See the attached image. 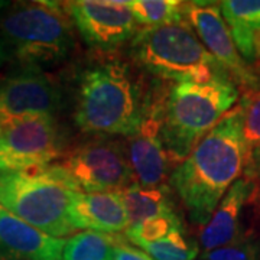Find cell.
I'll return each instance as SVG.
<instances>
[{"mask_svg":"<svg viewBox=\"0 0 260 260\" xmlns=\"http://www.w3.org/2000/svg\"><path fill=\"white\" fill-rule=\"evenodd\" d=\"M114 52L93 51L71 73L74 124L94 138L132 136L153 103L139 68Z\"/></svg>","mask_w":260,"mask_h":260,"instance_id":"cell-1","label":"cell"},{"mask_svg":"<svg viewBox=\"0 0 260 260\" xmlns=\"http://www.w3.org/2000/svg\"><path fill=\"white\" fill-rule=\"evenodd\" d=\"M247 158L243 110L237 104L171 172V185L195 224L204 225L210 220L225 192L244 174Z\"/></svg>","mask_w":260,"mask_h":260,"instance_id":"cell-2","label":"cell"},{"mask_svg":"<svg viewBox=\"0 0 260 260\" xmlns=\"http://www.w3.org/2000/svg\"><path fill=\"white\" fill-rule=\"evenodd\" d=\"M74 49V25L61 2H0L2 65L47 70Z\"/></svg>","mask_w":260,"mask_h":260,"instance_id":"cell-3","label":"cell"},{"mask_svg":"<svg viewBox=\"0 0 260 260\" xmlns=\"http://www.w3.org/2000/svg\"><path fill=\"white\" fill-rule=\"evenodd\" d=\"M239 88L227 74L207 83H177L162 91V139L175 168L233 109Z\"/></svg>","mask_w":260,"mask_h":260,"instance_id":"cell-4","label":"cell"},{"mask_svg":"<svg viewBox=\"0 0 260 260\" xmlns=\"http://www.w3.org/2000/svg\"><path fill=\"white\" fill-rule=\"evenodd\" d=\"M77 192L78 189L55 162L0 174V205L56 239L77 232L68 214Z\"/></svg>","mask_w":260,"mask_h":260,"instance_id":"cell-5","label":"cell"},{"mask_svg":"<svg viewBox=\"0 0 260 260\" xmlns=\"http://www.w3.org/2000/svg\"><path fill=\"white\" fill-rule=\"evenodd\" d=\"M129 56L142 73L168 83H207L227 74L188 22L140 28L130 41Z\"/></svg>","mask_w":260,"mask_h":260,"instance_id":"cell-6","label":"cell"},{"mask_svg":"<svg viewBox=\"0 0 260 260\" xmlns=\"http://www.w3.org/2000/svg\"><path fill=\"white\" fill-rule=\"evenodd\" d=\"M55 164L78 192H120L135 184L126 145L113 138L83 142Z\"/></svg>","mask_w":260,"mask_h":260,"instance_id":"cell-7","label":"cell"},{"mask_svg":"<svg viewBox=\"0 0 260 260\" xmlns=\"http://www.w3.org/2000/svg\"><path fill=\"white\" fill-rule=\"evenodd\" d=\"M67 150V138L56 117L9 121L0 132V174L47 167Z\"/></svg>","mask_w":260,"mask_h":260,"instance_id":"cell-8","label":"cell"},{"mask_svg":"<svg viewBox=\"0 0 260 260\" xmlns=\"http://www.w3.org/2000/svg\"><path fill=\"white\" fill-rule=\"evenodd\" d=\"M64 106V85L44 68L12 67L0 75V114L5 124L28 117H55Z\"/></svg>","mask_w":260,"mask_h":260,"instance_id":"cell-9","label":"cell"},{"mask_svg":"<svg viewBox=\"0 0 260 260\" xmlns=\"http://www.w3.org/2000/svg\"><path fill=\"white\" fill-rule=\"evenodd\" d=\"M83 41L99 52H114L139 30L124 0L61 2Z\"/></svg>","mask_w":260,"mask_h":260,"instance_id":"cell-10","label":"cell"},{"mask_svg":"<svg viewBox=\"0 0 260 260\" xmlns=\"http://www.w3.org/2000/svg\"><path fill=\"white\" fill-rule=\"evenodd\" d=\"M184 16L205 49L215 58L233 83L244 93L260 88V77L239 54L220 9V3L213 2H185Z\"/></svg>","mask_w":260,"mask_h":260,"instance_id":"cell-11","label":"cell"},{"mask_svg":"<svg viewBox=\"0 0 260 260\" xmlns=\"http://www.w3.org/2000/svg\"><path fill=\"white\" fill-rule=\"evenodd\" d=\"M160 95L162 91L158 90L139 129L126 138V152L135 182L146 188L164 186L171 177L169 169L172 164L162 139Z\"/></svg>","mask_w":260,"mask_h":260,"instance_id":"cell-12","label":"cell"},{"mask_svg":"<svg viewBox=\"0 0 260 260\" xmlns=\"http://www.w3.org/2000/svg\"><path fill=\"white\" fill-rule=\"evenodd\" d=\"M65 243L0 205V249L8 260H62Z\"/></svg>","mask_w":260,"mask_h":260,"instance_id":"cell-13","label":"cell"},{"mask_svg":"<svg viewBox=\"0 0 260 260\" xmlns=\"http://www.w3.org/2000/svg\"><path fill=\"white\" fill-rule=\"evenodd\" d=\"M254 182L239 178L218 203L210 220L201 227L198 240L205 251L221 249L242 240V213Z\"/></svg>","mask_w":260,"mask_h":260,"instance_id":"cell-14","label":"cell"},{"mask_svg":"<svg viewBox=\"0 0 260 260\" xmlns=\"http://www.w3.org/2000/svg\"><path fill=\"white\" fill-rule=\"evenodd\" d=\"M68 214L75 230L116 234L129 229L119 192H77Z\"/></svg>","mask_w":260,"mask_h":260,"instance_id":"cell-15","label":"cell"},{"mask_svg":"<svg viewBox=\"0 0 260 260\" xmlns=\"http://www.w3.org/2000/svg\"><path fill=\"white\" fill-rule=\"evenodd\" d=\"M220 9L239 54L260 67V0H224Z\"/></svg>","mask_w":260,"mask_h":260,"instance_id":"cell-16","label":"cell"},{"mask_svg":"<svg viewBox=\"0 0 260 260\" xmlns=\"http://www.w3.org/2000/svg\"><path fill=\"white\" fill-rule=\"evenodd\" d=\"M119 194L129 217V227L152 217L175 214L167 186L146 188L135 182Z\"/></svg>","mask_w":260,"mask_h":260,"instance_id":"cell-17","label":"cell"},{"mask_svg":"<svg viewBox=\"0 0 260 260\" xmlns=\"http://www.w3.org/2000/svg\"><path fill=\"white\" fill-rule=\"evenodd\" d=\"M130 10L136 23L143 28L167 26L186 22L184 16L185 2L179 0H133Z\"/></svg>","mask_w":260,"mask_h":260,"instance_id":"cell-18","label":"cell"},{"mask_svg":"<svg viewBox=\"0 0 260 260\" xmlns=\"http://www.w3.org/2000/svg\"><path fill=\"white\" fill-rule=\"evenodd\" d=\"M62 260H114V236L77 233L65 243Z\"/></svg>","mask_w":260,"mask_h":260,"instance_id":"cell-19","label":"cell"},{"mask_svg":"<svg viewBox=\"0 0 260 260\" xmlns=\"http://www.w3.org/2000/svg\"><path fill=\"white\" fill-rule=\"evenodd\" d=\"M132 243L153 260H194L198 256V246L186 242L182 227L174 229L168 236L156 242L133 240Z\"/></svg>","mask_w":260,"mask_h":260,"instance_id":"cell-20","label":"cell"},{"mask_svg":"<svg viewBox=\"0 0 260 260\" xmlns=\"http://www.w3.org/2000/svg\"><path fill=\"white\" fill-rule=\"evenodd\" d=\"M182 227L181 218L177 214L169 215H158L148 218L142 223L129 227L126 230V237L129 242L142 240V242H156L159 239H164L174 229Z\"/></svg>","mask_w":260,"mask_h":260,"instance_id":"cell-21","label":"cell"},{"mask_svg":"<svg viewBox=\"0 0 260 260\" xmlns=\"http://www.w3.org/2000/svg\"><path fill=\"white\" fill-rule=\"evenodd\" d=\"M239 104L243 110V136L250 152L260 145V88L243 94Z\"/></svg>","mask_w":260,"mask_h":260,"instance_id":"cell-22","label":"cell"},{"mask_svg":"<svg viewBox=\"0 0 260 260\" xmlns=\"http://www.w3.org/2000/svg\"><path fill=\"white\" fill-rule=\"evenodd\" d=\"M203 260H260V249L250 239L239 240L221 249L204 251Z\"/></svg>","mask_w":260,"mask_h":260,"instance_id":"cell-23","label":"cell"},{"mask_svg":"<svg viewBox=\"0 0 260 260\" xmlns=\"http://www.w3.org/2000/svg\"><path fill=\"white\" fill-rule=\"evenodd\" d=\"M114 260H153L143 250H139L124 242L121 237H114Z\"/></svg>","mask_w":260,"mask_h":260,"instance_id":"cell-24","label":"cell"},{"mask_svg":"<svg viewBox=\"0 0 260 260\" xmlns=\"http://www.w3.org/2000/svg\"><path fill=\"white\" fill-rule=\"evenodd\" d=\"M243 177L250 181H256L260 178V145L249 152V158H247Z\"/></svg>","mask_w":260,"mask_h":260,"instance_id":"cell-25","label":"cell"},{"mask_svg":"<svg viewBox=\"0 0 260 260\" xmlns=\"http://www.w3.org/2000/svg\"><path fill=\"white\" fill-rule=\"evenodd\" d=\"M254 185H253V189H251V194L249 197V201L247 204L250 205L251 210H253V214H254V218L260 223V178L253 181Z\"/></svg>","mask_w":260,"mask_h":260,"instance_id":"cell-26","label":"cell"},{"mask_svg":"<svg viewBox=\"0 0 260 260\" xmlns=\"http://www.w3.org/2000/svg\"><path fill=\"white\" fill-rule=\"evenodd\" d=\"M0 260H8V259H6V256L3 254V251H2V249H0Z\"/></svg>","mask_w":260,"mask_h":260,"instance_id":"cell-27","label":"cell"},{"mask_svg":"<svg viewBox=\"0 0 260 260\" xmlns=\"http://www.w3.org/2000/svg\"><path fill=\"white\" fill-rule=\"evenodd\" d=\"M3 126H5V123H3V119H2V114H0V132L3 129Z\"/></svg>","mask_w":260,"mask_h":260,"instance_id":"cell-28","label":"cell"},{"mask_svg":"<svg viewBox=\"0 0 260 260\" xmlns=\"http://www.w3.org/2000/svg\"><path fill=\"white\" fill-rule=\"evenodd\" d=\"M0 67H3V65H2V59H0Z\"/></svg>","mask_w":260,"mask_h":260,"instance_id":"cell-29","label":"cell"}]
</instances>
